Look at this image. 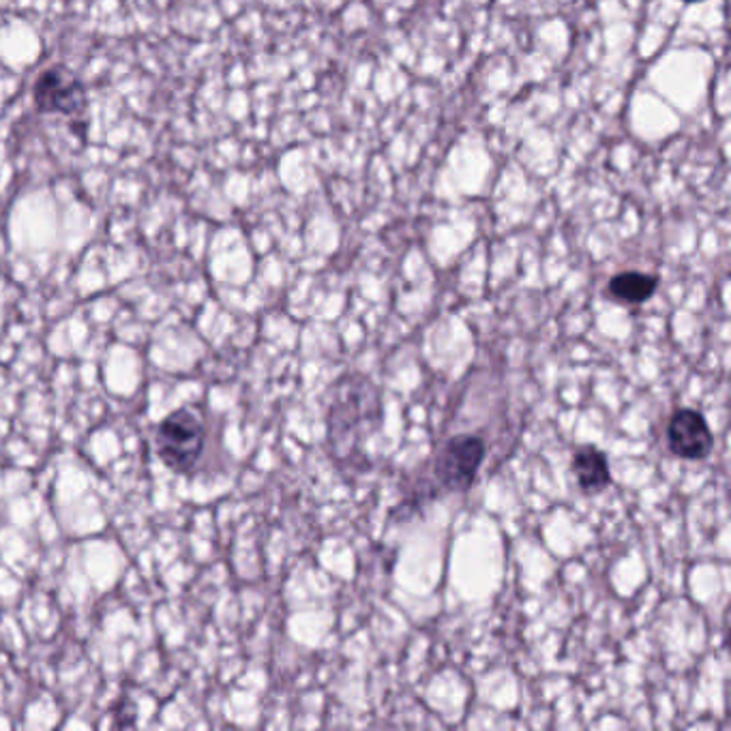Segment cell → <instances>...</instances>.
<instances>
[{"label":"cell","instance_id":"obj_1","mask_svg":"<svg viewBox=\"0 0 731 731\" xmlns=\"http://www.w3.org/2000/svg\"><path fill=\"white\" fill-rule=\"evenodd\" d=\"M155 448L170 470L190 472L204 448L202 421L187 408L168 414L157 427Z\"/></svg>","mask_w":731,"mask_h":731},{"label":"cell","instance_id":"obj_2","mask_svg":"<svg viewBox=\"0 0 731 731\" xmlns=\"http://www.w3.org/2000/svg\"><path fill=\"white\" fill-rule=\"evenodd\" d=\"M486 442L479 436L459 434L448 439L434 466L436 483L444 491H468L486 461Z\"/></svg>","mask_w":731,"mask_h":731},{"label":"cell","instance_id":"obj_3","mask_svg":"<svg viewBox=\"0 0 731 731\" xmlns=\"http://www.w3.org/2000/svg\"><path fill=\"white\" fill-rule=\"evenodd\" d=\"M35 103L46 114H78L87 105V91L65 67H49L35 82Z\"/></svg>","mask_w":731,"mask_h":731},{"label":"cell","instance_id":"obj_4","mask_svg":"<svg viewBox=\"0 0 731 731\" xmlns=\"http://www.w3.org/2000/svg\"><path fill=\"white\" fill-rule=\"evenodd\" d=\"M667 444L676 457L686 461H699L710 455L715 438L706 419L697 410L683 408L670 419Z\"/></svg>","mask_w":731,"mask_h":731},{"label":"cell","instance_id":"obj_5","mask_svg":"<svg viewBox=\"0 0 731 731\" xmlns=\"http://www.w3.org/2000/svg\"><path fill=\"white\" fill-rule=\"evenodd\" d=\"M571 470L585 493H601L603 489L612 486L609 461L605 453L592 444H585L575 450Z\"/></svg>","mask_w":731,"mask_h":731},{"label":"cell","instance_id":"obj_6","mask_svg":"<svg viewBox=\"0 0 731 731\" xmlns=\"http://www.w3.org/2000/svg\"><path fill=\"white\" fill-rule=\"evenodd\" d=\"M656 288H659V279L654 275L639 273V271L618 273L607 284V293L612 294L616 300L629 302V305H639V302L650 300L656 293Z\"/></svg>","mask_w":731,"mask_h":731},{"label":"cell","instance_id":"obj_7","mask_svg":"<svg viewBox=\"0 0 731 731\" xmlns=\"http://www.w3.org/2000/svg\"><path fill=\"white\" fill-rule=\"evenodd\" d=\"M683 2H699V0H683Z\"/></svg>","mask_w":731,"mask_h":731}]
</instances>
